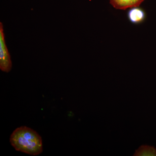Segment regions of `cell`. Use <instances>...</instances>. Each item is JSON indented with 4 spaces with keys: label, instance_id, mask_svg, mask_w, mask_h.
I'll return each mask as SVG.
<instances>
[{
    "label": "cell",
    "instance_id": "6da1fadb",
    "mask_svg": "<svg viewBox=\"0 0 156 156\" xmlns=\"http://www.w3.org/2000/svg\"><path fill=\"white\" fill-rule=\"evenodd\" d=\"M10 141L11 145L18 151L33 156L38 155L43 152L41 136L34 130L25 126L15 129Z\"/></svg>",
    "mask_w": 156,
    "mask_h": 156
},
{
    "label": "cell",
    "instance_id": "7a4b0ae2",
    "mask_svg": "<svg viewBox=\"0 0 156 156\" xmlns=\"http://www.w3.org/2000/svg\"><path fill=\"white\" fill-rule=\"evenodd\" d=\"M12 68L11 56L5 41L3 25L0 23V69L3 72L9 73Z\"/></svg>",
    "mask_w": 156,
    "mask_h": 156
},
{
    "label": "cell",
    "instance_id": "3957f363",
    "mask_svg": "<svg viewBox=\"0 0 156 156\" xmlns=\"http://www.w3.org/2000/svg\"><path fill=\"white\" fill-rule=\"evenodd\" d=\"M128 19L129 21L134 24H138L144 22L146 18L145 11L139 6L130 8L128 11Z\"/></svg>",
    "mask_w": 156,
    "mask_h": 156
},
{
    "label": "cell",
    "instance_id": "277c9868",
    "mask_svg": "<svg viewBox=\"0 0 156 156\" xmlns=\"http://www.w3.org/2000/svg\"><path fill=\"white\" fill-rule=\"evenodd\" d=\"M144 0H110L112 6L115 9L126 10L139 6Z\"/></svg>",
    "mask_w": 156,
    "mask_h": 156
},
{
    "label": "cell",
    "instance_id": "5b68a950",
    "mask_svg": "<svg viewBox=\"0 0 156 156\" xmlns=\"http://www.w3.org/2000/svg\"><path fill=\"white\" fill-rule=\"evenodd\" d=\"M133 156H156V148L148 145H141L135 151Z\"/></svg>",
    "mask_w": 156,
    "mask_h": 156
}]
</instances>
